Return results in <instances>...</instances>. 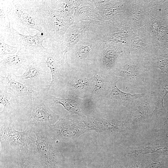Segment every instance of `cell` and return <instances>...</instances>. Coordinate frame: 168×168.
I'll return each mask as SVG.
<instances>
[{"label": "cell", "instance_id": "1", "mask_svg": "<svg viewBox=\"0 0 168 168\" xmlns=\"http://www.w3.org/2000/svg\"><path fill=\"white\" fill-rule=\"evenodd\" d=\"M37 20L46 41L61 44L64 34L74 22L73 11L66 0H19Z\"/></svg>", "mask_w": 168, "mask_h": 168}, {"label": "cell", "instance_id": "2", "mask_svg": "<svg viewBox=\"0 0 168 168\" xmlns=\"http://www.w3.org/2000/svg\"><path fill=\"white\" fill-rule=\"evenodd\" d=\"M11 118L0 116L1 151L20 156L28 157L32 154L35 141L31 135L32 130L28 125L25 130H16Z\"/></svg>", "mask_w": 168, "mask_h": 168}, {"label": "cell", "instance_id": "3", "mask_svg": "<svg viewBox=\"0 0 168 168\" xmlns=\"http://www.w3.org/2000/svg\"><path fill=\"white\" fill-rule=\"evenodd\" d=\"M46 50L42 55L49 69L52 80L47 89L54 95L61 88L68 77L69 65L67 53L61 44L46 41Z\"/></svg>", "mask_w": 168, "mask_h": 168}, {"label": "cell", "instance_id": "4", "mask_svg": "<svg viewBox=\"0 0 168 168\" xmlns=\"http://www.w3.org/2000/svg\"><path fill=\"white\" fill-rule=\"evenodd\" d=\"M47 127L32 128L36 137L32 154L48 168H61L65 158L57 142L49 133Z\"/></svg>", "mask_w": 168, "mask_h": 168}, {"label": "cell", "instance_id": "5", "mask_svg": "<svg viewBox=\"0 0 168 168\" xmlns=\"http://www.w3.org/2000/svg\"><path fill=\"white\" fill-rule=\"evenodd\" d=\"M0 37L7 44L36 56L42 55L46 50L43 45L46 39L44 34L37 31L34 35L22 34L14 29L10 23L0 29Z\"/></svg>", "mask_w": 168, "mask_h": 168}, {"label": "cell", "instance_id": "6", "mask_svg": "<svg viewBox=\"0 0 168 168\" xmlns=\"http://www.w3.org/2000/svg\"><path fill=\"white\" fill-rule=\"evenodd\" d=\"M15 77L17 80L38 92L47 89L52 80L50 71L42 55L36 56L22 74Z\"/></svg>", "mask_w": 168, "mask_h": 168}, {"label": "cell", "instance_id": "7", "mask_svg": "<svg viewBox=\"0 0 168 168\" xmlns=\"http://www.w3.org/2000/svg\"><path fill=\"white\" fill-rule=\"evenodd\" d=\"M47 128L50 135L56 142L76 141L82 134L91 130L84 121L76 119L69 114L60 118L55 124Z\"/></svg>", "mask_w": 168, "mask_h": 168}, {"label": "cell", "instance_id": "8", "mask_svg": "<svg viewBox=\"0 0 168 168\" xmlns=\"http://www.w3.org/2000/svg\"><path fill=\"white\" fill-rule=\"evenodd\" d=\"M7 15L11 26L19 33L32 35L35 29L44 34L36 18L21 5L19 0H10Z\"/></svg>", "mask_w": 168, "mask_h": 168}, {"label": "cell", "instance_id": "9", "mask_svg": "<svg viewBox=\"0 0 168 168\" xmlns=\"http://www.w3.org/2000/svg\"><path fill=\"white\" fill-rule=\"evenodd\" d=\"M130 56L145 60L157 56L154 42L145 26L134 30L127 44Z\"/></svg>", "mask_w": 168, "mask_h": 168}, {"label": "cell", "instance_id": "10", "mask_svg": "<svg viewBox=\"0 0 168 168\" xmlns=\"http://www.w3.org/2000/svg\"><path fill=\"white\" fill-rule=\"evenodd\" d=\"M146 71L142 60L130 56L119 63L110 73L122 77L129 86L137 88L144 84Z\"/></svg>", "mask_w": 168, "mask_h": 168}, {"label": "cell", "instance_id": "11", "mask_svg": "<svg viewBox=\"0 0 168 168\" xmlns=\"http://www.w3.org/2000/svg\"><path fill=\"white\" fill-rule=\"evenodd\" d=\"M129 56L127 45L102 41L98 52L97 62L102 69L110 73L119 63Z\"/></svg>", "mask_w": 168, "mask_h": 168}, {"label": "cell", "instance_id": "12", "mask_svg": "<svg viewBox=\"0 0 168 168\" xmlns=\"http://www.w3.org/2000/svg\"><path fill=\"white\" fill-rule=\"evenodd\" d=\"M101 41L96 31L88 33L80 39L67 53V57H71L82 62L97 58Z\"/></svg>", "mask_w": 168, "mask_h": 168}, {"label": "cell", "instance_id": "13", "mask_svg": "<svg viewBox=\"0 0 168 168\" xmlns=\"http://www.w3.org/2000/svg\"><path fill=\"white\" fill-rule=\"evenodd\" d=\"M16 75L11 74L0 75V83L15 96L23 106L32 109L34 100L40 97L39 93L17 80Z\"/></svg>", "mask_w": 168, "mask_h": 168}, {"label": "cell", "instance_id": "14", "mask_svg": "<svg viewBox=\"0 0 168 168\" xmlns=\"http://www.w3.org/2000/svg\"><path fill=\"white\" fill-rule=\"evenodd\" d=\"M35 55L18 49L14 54L0 58V75L11 74L18 76L20 71L26 70L35 59Z\"/></svg>", "mask_w": 168, "mask_h": 168}, {"label": "cell", "instance_id": "15", "mask_svg": "<svg viewBox=\"0 0 168 168\" xmlns=\"http://www.w3.org/2000/svg\"><path fill=\"white\" fill-rule=\"evenodd\" d=\"M101 21L96 20L82 21L72 25L66 31L61 44L67 53L88 33L97 30Z\"/></svg>", "mask_w": 168, "mask_h": 168}, {"label": "cell", "instance_id": "16", "mask_svg": "<svg viewBox=\"0 0 168 168\" xmlns=\"http://www.w3.org/2000/svg\"><path fill=\"white\" fill-rule=\"evenodd\" d=\"M60 118L59 116L52 111L39 97L33 102L28 125L31 128L48 127L55 124Z\"/></svg>", "mask_w": 168, "mask_h": 168}, {"label": "cell", "instance_id": "17", "mask_svg": "<svg viewBox=\"0 0 168 168\" xmlns=\"http://www.w3.org/2000/svg\"><path fill=\"white\" fill-rule=\"evenodd\" d=\"M145 96L136 100L128 108V113L123 123L124 127L133 128L144 123L149 117V101Z\"/></svg>", "mask_w": 168, "mask_h": 168}, {"label": "cell", "instance_id": "18", "mask_svg": "<svg viewBox=\"0 0 168 168\" xmlns=\"http://www.w3.org/2000/svg\"><path fill=\"white\" fill-rule=\"evenodd\" d=\"M149 2L143 1H128L125 21L133 30H135L145 25Z\"/></svg>", "mask_w": 168, "mask_h": 168}, {"label": "cell", "instance_id": "19", "mask_svg": "<svg viewBox=\"0 0 168 168\" xmlns=\"http://www.w3.org/2000/svg\"><path fill=\"white\" fill-rule=\"evenodd\" d=\"M38 92L40 98L48 107L59 104L68 111L69 115H72L76 114L82 117L84 115L79 101L74 97L70 96L67 98L57 97L50 94L47 89Z\"/></svg>", "mask_w": 168, "mask_h": 168}, {"label": "cell", "instance_id": "20", "mask_svg": "<svg viewBox=\"0 0 168 168\" xmlns=\"http://www.w3.org/2000/svg\"><path fill=\"white\" fill-rule=\"evenodd\" d=\"M0 102L3 105L0 116L9 117L13 120L26 108L18 101L15 96L2 84L0 83Z\"/></svg>", "mask_w": 168, "mask_h": 168}, {"label": "cell", "instance_id": "21", "mask_svg": "<svg viewBox=\"0 0 168 168\" xmlns=\"http://www.w3.org/2000/svg\"><path fill=\"white\" fill-rule=\"evenodd\" d=\"M117 82L115 80L114 81L110 92L105 96L106 101L112 106H123L128 108L136 100L147 95L146 93L132 94L123 92L117 86Z\"/></svg>", "mask_w": 168, "mask_h": 168}, {"label": "cell", "instance_id": "22", "mask_svg": "<svg viewBox=\"0 0 168 168\" xmlns=\"http://www.w3.org/2000/svg\"><path fill=\"white\" fill-rule=\"evenodd\" d=\"M87 127L98 133L118 130L124 127V121L105 119L102 117L88 118L84 121Z\"/></svg>", "mask_w": 168, "mask_h": 168}, {"label": "cell", "instance_id": "23", "mask_svg": "<svg viewBox=\"0 0 168 168\" xmlns=\"http://www.w3.org/2000/svg\"><path fill=\"white\" fill-rule=\"evenodd\" d=\"M168 93V77L163 78L159 82L158 88V97L157 101L154 103L155 108L152 112L149 115L150 118H156L161 115L165 111L163 106V100Z\"/></svg>", "mask_w": 168, "mask_h": 168}, {"label": "cell", "instance_id": "24", "mask_svg": "<svg viewBox=\"0 0 168 168\" xmlns=\"http://www.w3.org/2000/svg\"><path fill=\"white\" fill-rule=\"evenodd\" d=\"M134 152L135 154H143L156 152L160 154L165 153L167 151V148L165 146H158L154 142L139 147L135 149Z\"/></svg>", "mask_w": 168, "mask_h": 168}, {"label": "cell", "instance_id": "25", "mask_svg": "<svg viewBox=\"0 0 168 168\" xmlns=\"http://www.w3.org/2000/svg\"><path fill=\"white\" fill-rule=\"evenodd\" d=\"M94 87L93 90L94 93L96 94H101L109 88H112V84L115 80L106 81L104 78L98 75H96L94 78Z\"/></svg>", "mask_w": 168, "mask_h": 168}, {"label": "cell", "instance_id": "26", "mask_svg": "<svg viewBox=\"0 0 168 168\" xmlns=\"http://www.w3.org/2000/svg\"><path fill=\"white\" fill-rule=\"evenodd\" d=\"M10 2V0L0 1V28L10 23L7 11Z\"/></svg>", "mask_w": 168, "mask_h": 168}, {"label": "cell", "instance_id": "27", "mask_svg": "<svg viewBox=\"0 0 168 168\" xmlns=\"http://www.w3.org/2000/svg\"><path fill=\"white\" fill-rule=\"evenodd\" d=\"M17 50V47L7 44L3 38L0 37V58L7 55L15 54Z\"/></svg>", "mask_w": 168, "mask_h": 168}, {"label": "cell", "instance_id": "28", "mask_svg": "<svg viewBox=\"0 0 168 168\" xmlns=\"http://www.w3.org/2000/svg\"><path fill=\"white\" fill-rule=\"evenodd\" d=\"M19 159L20 168H41L38 165L30 161L27 156H20Z\"/></svg>", "mask_w": 168, "mask_h": 168}, {"label": "cell", "instance_id": "29", "mask_svg": "<svg viewBox=\"0 0 168 168\" xmlns=\"http://www.w3.org/2000/svg\"><path fill=\"white\" fill-rule=\"evenodd\" d=\"M78 168H87L85 163L83 161H82L80 163Z\"/></svg>", "mask_w": 168, "mask_h": 168}]
</instances>
